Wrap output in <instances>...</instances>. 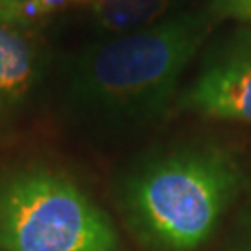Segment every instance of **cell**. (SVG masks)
Segmentation results:
<instances>
[{
	"label": "cell",
	"instance_id": "obj_1",
	"mask_svg": "<svg viewBox=\"0 0 251 251\" xmlns=\"http://www.w3.org/2000/svg\"><path fill=\"white\" fill-rule=\"evenodd\" d=\"M212 17L210 11H177L144 30L86 47L67 76L65 106L108 125L151 123L175 100Z\"/></svg>",
	"mask_w": 251,
	"mask_h": 251
},
{
	"label": "cell",
	"instance_id": "obj_2",
	"mask_svg": "<svg viewBox=\"0 0 251 251\" xmlns=\"http://www.w3.org/2000/svg\"><path fill=\"white\" fill-rule=\"evenodd\" d=\"M240 170L216 147L162 154L136 170L123 188L134 229L168 251H192L214 233L240 188Z\"/></svg>",
	"mask_w": 251,
	"mask_h": 251
},
{
	"label": "cell",
	"instance_id": "obj_3",
	"mask_svg": "<svg viewBox=\"0 0 251 251\" xmlns=\"http://www.w3.org/2000/svg\"><path fill=\"white\" fill-rule=\"evenodd\" d=\"M0 251H117V234L75 182L30 168L0 180Z\"/></svg>",
	"mask_w": 251,
	"mask_h": 251
},
{
	"label": "cell",
	"instance_id": "obj_4",
	"mask_svg": "<svg viewBox=\"0 0 251 251\" xmlns=\"http://www.w3.org/2000/svg\"><path fill=\"white\" fill-rule=\"evenodd\" d=\"M180 106L210 119L251 123V32L233 37L206 58Z\"/></svg>",
	"mask_w": 251,
	"mask_h": 251
},
{
	"label": "cell",
	"instance_id": "obj_5",
	"mask_svg": "<svg viewBox=\"0 0 251 251\" xmlns=\"http://www.w3.org/2000/svg\"><path fill=\"white\" fill-rule=\"evenodd\" d=\"M47 54L37 28L0 9V134L25 114L45 75Z\"/></svg>",
	"mask_w": 251,
	"mask_h": 251
},
{
	"label": "cell",
	"instance_id": "obj_6",
	"mask_svg": "<svg viewBox=\"0 0 251 251\" xmlns=\"http://www.w3.org/2000/svg\"><path fill=\"white\" fill-rule=\"evenodd\" d=\"M177 0H93L91 30L102 39L126 36L170 17Z\"/></svg>",
	"mask_w": 251,
	"mask_h": 251
},
{
	"label": "cell",
	"instance_id": "obj_7",
	"mask_svg": "<svg viewBox=\"0 0 251 251\" xmlns=\"http://www.w3.org/2000/svg\"><path fill=\"white\" fill-rule=\"evenodd\" d=\"M65 6V0H9L0 2V9L23 25L39 28V23Z\"/></svg>",
	"mask_w": 251,
	"mask_h": 251
},
{
	"label": "cell",
	"instance_id": "obj_8",
	"mask_svg": "<svg viewBox=\"0 0 251 251\" xmlns=\"http://www.w3.org/2000/svg\"><path fill=\"white\" fill-rule=\"evenodd\" d=\"M210 13L214 17L251 21V0H214Z\"/></svg>",
	"mask_w": 251,
	"mask_h": 251
},
{
	"label": "cell",
	"instance_id": "obj_9",
	"mask_svg": "<svg viewBox=\"0 0 251 251\" xmlns=\"http://www.w3.org/2000/svg\"><path fill=\"white\" fill-rule=\"evenodd\" d=\"M236 251H251V220H250V227H248V231L244 234L242 242H240Z\"/></svg>",
	"mask_w": 251,
	"mask_h": 251
},
{
	"label": "cell",
	"instance_id": "obj_10",
	"mask_svg": "<svg viewBox=\"0 0 251 251\" xmlns=\"http://www.w3.org/2000/svg\"><path fill=\"white\" fill-rule=\"evenodd\" d=\"M0 2H9V0H0Z\"/></svg>",
	"mask_w": 251,
	"mask_h": 251
}]
</instances>
